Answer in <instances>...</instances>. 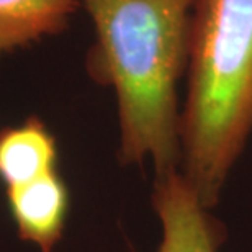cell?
Listing matches in <instances>:
<instances>
[{
  "label": "cell",
  "mask_w": 252,
  "mask_h": 252,
  "mask_svg": "<svg viewBox=\"0 0 252 252\" xmlns=\"http://www.w3.org/2000/svg\"><path fill=\"white\" fill-rule=\"evenodd\" d=\"M56 138L36 117L0 131V179L10 187L33 182L56 170Z\"/></svg>",
  "instance_id": "cell-5"
},
{
  "label": "cell",
  "mask_w": 252,
  "mask_h": 252,
  "mask_svg": "<svg viewBox=\"0 0 252 252\" xmlns=\"http://www.w3.org/2000/svg\"><path fill=\"white\" fill-rule=\"evenodd\" d=\"M153 203L162 223L159 252H218L224 229L206 213V206L182 174L158 177Z\"/></svg>",
  "instance_id": "cell-3"
},
{
  "label": "cell",
  "mask_w": 252,
  "mask_h": 252,
  "mask_svg": "<svg viewBox=\"0 0 252 252\" xmlns=\"http://www.w3.org/2000/svg\"><path fill=\"white\" fill-rule=\"evenodd\" d=\"M94 22L85 67L118 100L120 160L154 162L158 177L182 164L179 82L189 70L196 0H80Z\"/></svg>",
  "instance_id": "cell-1"
},
{
  "label": "cell",
  "mask_w": 252,
  "mask_h": 252,
  "mask_svg": "<svg viewBox=\"0 0 252 252\" xmlns=\"http://www.w3.org/2000/svg\"><path fill=\"white\" fill-rule=\"evenodd\" d=\"M80 0H0V59L64 32Z\"/></svg>",
  "instance_id": "cell-6"
},
{
  "label": "cell",
  "mask_w": 252,
  "mask_h": 252,
  "mask_svg": "<svg viewBox=\"0 0 252 252\" xmlns=\"http://www.w3.org/2000/svg\"><path fill=\"white\" fill-rule=\"evenodd\" d=\"M7 201L20 238L41 252H53L69 213V191L58 170L7 189Z\"/></svg>",
  "instance_id": "cell-4"
},
{
  "label": "cell",
  "mask_w": 252,
  "mask_h": 252,
  "mask_svg": "<svg viewBox=\"0 0 252 252\" xmlns=\"http://www.w3.org/2000/svg\"><path fill=\"white\" fill-rule=\"evenodd\" d=\"M252 131V0H196L182 169L200 201H218Z\"/></svg>",
  "instance_id": "cell-2"
}]
</instances>
